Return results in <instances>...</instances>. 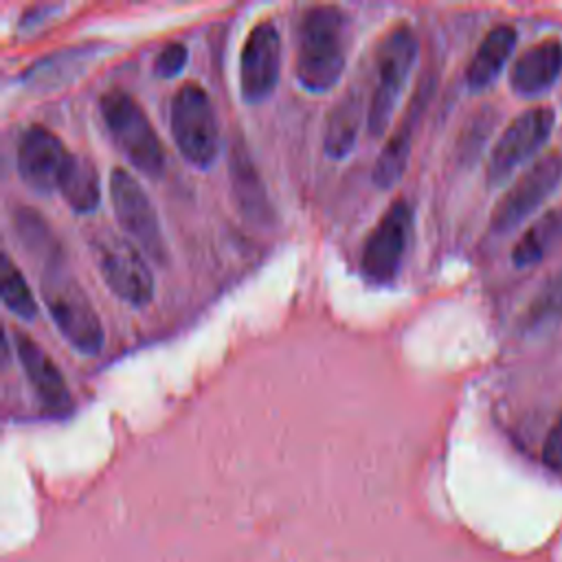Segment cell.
Segmentation results:
<instances>
[{
    "instance_id": "cell-4",
    "label": "cell",
    "mask_w": 562,
    "mask_h": 562,
    "mask_svg": "<svg viewBox=\"0 0 562 562\" xmlns=\"http://www.w3.org/2000/svg\"><path fill=\"white\" fill-rule=\"evenodd\" d=\"M99 112L125 158L143 173L156 178L165 169V147L149 116L125 90H110L99 99Z\"/></svg>"
},
{
    "instance_id": "cell-20",
    "label": "cell",
    "mask_w": 562,
    "mask_h": 562,
    "mask_svg": "<svg viewBox=\"0 0 562 562\" xmlns=\"http://www.w3.org/2000/svg\"><path fill=\"white\" fill-rule=\"evenodd\" d=\"M562 321V272L553 274L522 312V331H540Z\"/></svg>"
},
{
    "instance_id": "cell-7",
    "label": "cell",
    "mask_w": 562,
    "mask_h": 562,
    "mask_svg": "<svg viewBox=\"0 0 562 562\" xmlns=\"http://www.w3.org/2000/svg\"><path fill=\"white\" fill-rule=\"evenodd\" d=\"M411 233L413 209L406 198H395L364 241L360 268L367 281L386 285L400 274Z\"/></svg>"
},
{
    "instance_id": "cell-23",
    "label": "cell",
    "mask_w": 562,
    "mask_h": 562,
    "mask_svg": "<svg viewBox=\"0 0 562 562\" xmlns=\"http://www.w3.org/2000/svg\"><path fill=\"white\" fill-rule=\"evenodd\" d=\"M542 463L549 470L562 472V413L558 422L551 426L544 443H542Z\"/></svg>"
},
{
    "instance_id": "cell-17",
    "label": "cell",
    "mask_w": 562,
    "mask_h": 562,
    "mask_svg": "<svg viewBox=\"0 0 562 562\" xmlns=\"http://www.w3.org/2000/svg\"><path fill=\"white\" fill-rule=\"evenodd\" d=\"M57 191L75 213H90L101 202V178L94 162L86 156L70 154L61 171Z\"/></svg>"
},
{
    "instance_id": "cell-10",
    "label": "cell",
    "mask_w": 562,
    "mask_h": 562,
    "mask_svg": "<svg viewBox=\"0 0 562 562\" xmlns=\"http://www.w3.org/2000/svg\"><path fill=\"white\" fill-rule=\"evenodd\" d=\"M555 123L551 108H529L518 114L498 136L487 160V182L501 184L527 162L549 138Z\"/></svg>"
},
{
    "instance_id": "cell-19",
    "label": "cell",
    "mask_w": 562,
    "mask_h": 562,
    "mask_svg": "<svg viewBox=\"0 0 562 562\" xmlns=\"http://www.w3.org/2000/svg\"><path fill=\"white\" fill-rule=\"evenodd\" d=\"M415 114H417V103H415V108H411V114H408L406 123H402L391 134V138L386 140V145L382 147V151H380V156L373 165V182L380 189L393 187L406 169V160H408V154H411V134H413Z\"/></svg>"
},
{
    "instance_id": "cell-18",
    "label": "cell",
    "mask_w": 562,
    "mask_h": 562,
    "mask_svg": "<svg viewBox=\"0 0 562 562\" xmlns=\"http://www.w3.org/2000/svg\"><path fill=\"white\" fill-rule=\"evenodd\" d=\"M560 237H562V209L547 211L516 241L512 250L514 266L527 268L538 263Z\"/></svg>"
},
{
    "instance_id": "cell-9",
    "label": "cell",
    "mask_w": 562,
    "mask_h": 562,
    "mask_svg": "<svg viewBox=\"0 0 562 562\" xmlns=\"http://www.w3.org/2000/svg\"><path fill=\"white\" fill-rule=\"evenodd\" d=\"M562 180V156L544 154L531 162L516 182L496 202L490 228L494 233H509L522 224L560 184Z\"/></svg>"
},
{
    "instance_id": "cell-1",
    "label": "cell",
    "mask_w": 562,
    "mask_h": 562,
    "mask_svg": "<svg viewBox=\"0 0 562 562\" xmlns=\"http://www.w3.org/2000/svg\"><path fill=\"white\" fill-rule=\"evenodd\" d=\"M347 61V15L334 4L310 7L299 24L296 81L307 92L331 90Z\"/></svg>"
},
{
    "instance_id": "cell-11",
    "label": "cell",
    "mask_w": 562,
    "mask_h": 562,
    "mask_svg": "<svg viewBox=\"0 0 562 562\" xmlns=\"http://www.w3.org/2000/svg\"><path fill=\"white\" fill-rule=\"evenodd\" d=\"M281 70V37L272 22H259L248 33L239 59V88L248 103H261L272 94Z\"/></svg>"
},
{
    "instance_id": "cell-15",
    "label": "cell",
    "mask_w": 562,
    "mask_h": 562,
    "mask_svg": "<svg viewBox=\"0 0 562 562\" xmlns=\"http://www.w3.org/2000/svg\"><path fill=\"white\" fill-rule=\"evenodd\" d=\"M516 46V29L509 24H498L479 44L474 57L468 64L465 81L470 90H485L496 81L501 70L505 68L512 50Z\"/></svg>"
},
{
    "instance_id": "cell-6",
    "label": "cell",
    "mask_w": 562,
    "mask_h": 562,
    "mask_svg": "<svg viewBox=\"0 0 562 562\" xmlns=\"http://www.w3.org/2000/svg\"><path fill=\"white\" fill-rule=\"evenodd\" d=\"M94 263L108 288L132 307H143L154 296V277L140 250L110 231L90 237Z\"/></svg>"
},
{
    "instance_id": "cell-3",
    "label": "cell",
    "mask_w": 562,
    "mask_h": 562,
    "mask_svg": "<svg viewBox=\"0 0 562 562\" xmlns=\"http://www.w3.org/2000/svg\"><path fill=\"white\" fill-rule=\"evenodd\" d=\"M417 57V37L408 24L393 26L375 50V79L367 108V130L380 138L393 121Z\"/></svg>"
},
{
    "instance_id": "cell-22",
    "label": "cell",
    "mask_w": 562,
    "mask_h": 562,
    "mask_svg": "<svg viewBox=\"0 0 562 562\" xmlns=\"http://www.w3.org/2000/svg\"><path fill=\"white\" fill-rule=\"evenodd\" d=\"M187 46L180 42H169L160 48L156 61H154V72L162 79H171L176 75H180V70L187 64Z\"/></svg>"
},
{
    "instance_id": "cell-16",
    "label": "cell",
    "mask_w": 562,
    "mask_h": 562,
    "mask_svg": "<svg viewBox=\"0 0 562 562\" xmlns=\"http://www.w3.org/2000/svg\"><path fill=\"white\" fill-rule=\"evenodd\" d=\"M360 121H362V94L358 88H349L340 97V101L331 108L325 123L323 147L329 158L340 160L353 149Z\"/></svg>"
},
{
    "instance_id": "cell-12",
    "label": "cell",
    "mask_w": 562,
    "mask_h": 562,
    "mask_svg": "<svg viewBox=\"0 0 562 562\" xmlns=\"http://www.w3.org/2000/svg\"><path fill=\"white\" fill-rule=\"evenodd\" d=\"M70 151L61 138L44 125H29L15 149V165L20 178L37 193H50L57 189L61 171Z\"/></svg>"
},
{
    "instance_id": "cell-8",
    "label": "cell",
    "mask_w": 562,
    "mask_h": 562,
    "mask_svg": "<svg viewBox=\"0 0 562 562\" xmlns=\"http://www.w3.org/2000/svg\"><path fill=\"white\" fill-rule=\"evenodd\" d=\"M110 202L119 226L136 241V248L165 266L169 255L156 209L136 178L121 167L110 171Z\"/></svg>"
},
{
    "instance_id": "cell-13",
    "label": "cell",
    "mask_w": 562,
    "mask_h": 562,
    "mask_svg": "<svg viewBox=\"0 0 562 562\" xmlns=\"http://www.w3.org/2000/svg\"><path fill=\"white\" fill-rule=\"evenodd\" d=\"M15 351L24 369V375L29 378L40 402L53 413H68L72 408V395L68 391V384L61 371L57 369L53 358L44 351V347L37 345L31 336L18 331Z\"/></svg>"
},
{
    "instance_id": "cell-21",
    "label": "cell",
    "mask_w": 562,
    "mask_h": 562,
    "mask_svg": "<svg viewBox=\"0 0 562 562\" xmlns=\"http://www.w3.org/2000/svg\"><path fill=\"white\" fill-rule=\"evenodd\" d=\"M0 288H2V301L9 312L24 321H33L37 316V305L33 299V292L29 283L24 281L18 266L4 255L2 259V274H0Z\"/></svg>"
},
{
    "instance_id": "cell-2",
    "label": "cell",
    "mask_w": 562,
    "mask_h": 562,
    "mask_svg": "<svg viewBox=\"0 0 562 562\" xmlns=\"http://www.w3.org/2000/svg\"><path fill=\"white\" fill-rule=\"evenodd\" d=\"M42 301L59 334L81 353L103 347V325L81 283L55 259L46 263L40 279Z\"/></svg>"
},
{
    "instance_id": "cell-5",
    "label": "cell",
    "mask_w": 562,
    "mask_h": 562,
    "mask_svg": "<svg viewBox=\"0 0 562 562\" xmlns=\"http://www.w3.org/2000/svg\"><path fill=\"white\" fill-rule=\"evenodd\" d=\"M171 136L187 162L209 169L220 151V125L211 97L200 83H184L171 99Z\"/></svg>"
},
{
    "instance_id": "cell-14",
    "label": "cell",
    "mask_w": 562,
    "mask_h": 562,
    "mask_svg": "<svg viewBox=\"0 0 562 562\" xmlns=\"http://www.w3.org/2000/svg\"><path fill=\"white\" fill-rule=\"evenodd\" d=\"M562 72V42L542 40L525 48L509 70V86L520 97L547 92Z\"/></svg>"
}]
</instances>
